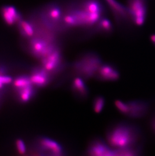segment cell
I'll use <instances>...</instances> for the list:
<instances>
[{
  "label": "cell",
  "mask_w": 155,
  "mask_h": 156,
  "mask_svg": "<svg viewBox=\"0 0 155 156\" xmlns=\"http://www.w3.org/2000/svg\"><path fill=\"white\" fill-rule=\"evenodd\" d=\"M104 0L64 1L63 25L66 34L73 31L86 32L106 17Z\"/></svg>",
  "instance_id": "6da1fadb"
},
{
  "label": "cell",
  "mask_w": 155,
  "mask_h": 156,
  "mask_svg": "<svg viewBox=\"0 0 155 156\" xmlns=\"http://www.w3.org/2000/svg\"><path fill=\"white\" fill-rule=\"evenodd\" d=\"M141 132L134 124L127 122L114 123L107 130V142L113 149L139 146Z\"/></svg>",
  "instance_id": "7a4b0ae2"
},
{
  "label": "cell",
  "mask_w": 155,
  "mask_h": 156,
  "mask_svg": "<svg viewBox=\"0 0 155 156\" xmlns=\"http://www.w3.org/2000/svg\"><path fill=\"white\" fill-rule=\"evenodd\" d=\"M64 13V1H56L44 6L35 14L45 28L59 35L66 34L63 25Z\"/></svg>",
  "instance_id": "3957f363"
},
{
  "label": "cell",
  "mask_w": 155,
  "mask_h": 156,
  "mask_svg": "<svg viewBox=\"0 0 155 156\" xmlns=\"http://www.w3.org/2000/svg\"><path fill=\"white\" fill-rule=\"evenodd\" d=\"M103 63L97 53L92 51L82 53L71 66L73 74L84 80L94 77L100 66Z\"/></svg>",
  "instance_id": "277c9868"
},
{
  "label": "cell",
  "mask_w": 155,
  "mask_h": 156,
  "mask_svg": "<svg viewBox=\"0 0 155 156\" xmlns=\"http://www.w3.org/2000/svg\"><path fill=\"white\" fill-rule=\"evenodd\" d=\"M104 1L111 12L118 27L122 29L131 28L133 24L127 6L122 5L117 0Z\"/></svg>",
  "instance_id": "5b68a950"
},
{
  "label": "cell",
  "mask_w": 155,
  "mask_h": 156,
  "mask_svg": "<svg viewBox=\"0 0 155 156\" xmlns=\"http://www.w3.org/2000/svg\"><path fill=\"white\" fill-rule=\"evenodd\" d=\"M126 6L133 25L142 27L146 22L147 15L146 0H127Z\"/></svg>",
  "instance_id": "8992f818"
},
{
  "label": "cell",
  "mask_w": 155,
  "mask_h": 156,
  "mask_svg": "<svg viewBox=\"0 0 155 156\" xmlns=\"http://www.w3.org/2000/svg\"><path fill=\"white\" fill-rule=\"evenodd\" d=\"M42 67L51 74L61 71L66 67L61 47L42 58Z\"/></svg>",
  "instance_id": "52a82bcc"
},
{
  "label": "cell",
  "mask_w": 155,
  "mask_h": 156,
  "mask_svg": "<svg viewBox=\"0 0 155 156\" xmlns=\"http://www.w3.org/2000/svg\"><path fill=\"white\" fill-rule=\"evenodd\" d=\"M99 137H96L91 140L86 149V153L89 156H115L114 149Z\"/></svg>",
  "instance_id": "ba28073f"
},
{
  "label": "cell",
  "mask_w": 155,
  "mask_h": 156,
  "mask_svg": "<svg viewBox=\"0 0 155 156\" xmlns=\"http://www.w3.org/2000/svg\"><path fill=\"white\" fill-rule=\"evenodd\" d=\"M114 31V26L110 19L107 17H103L94 26L84 32L82 35L84 39L89 38L97 35H109Z\"/></svg>",
  "instance_id": "9c48e42d"
},
{
  "label": "cell",
  "mask_w": 155,
  "mask_h": 156,
  "mask_svg": "<svg viewBox=\"0 0 155 156\" xmlns=\"http://www.w3.org/2000/svg\"><path fill=\"white\" fill-rule=\"evenodd\" d=\"M119 76V70L115 65L111 63H102L94 77L103 81H115Z\"/></svg>",
  "instance_id": "30bf717a"
},
{
  "label": "cell",
  "mask_w": 155,
  "mask_h": 156,
  "mask_svg": "<svg viewBox=\"0 0 155 156\" xmlns=\"http://www.w3.org/2000/svg\"><path fill=\"white\" fill-rule=\"evenodd\" d=\"M1 13L2 19L8 26L17 25L23 19L21 13L13 6H3L1 9Z\"/></svg>",
  "instance_id": "8fae6325"
},
{
  "label": "cell",
  "mask_w": 155,
  "mask_h": 156,
  "mask_svg": "<svg viewBox=\"0 0 155 156\" xmlns=\"http://www.w3.org/2000/svg\"><path fill=\"white\" fill-rule=\"evenodd\" d=\"M129 112L127 116L131 118H140L148 112L149 105L143 100H136L127 102Z\"/></svg>",
  "instance_id": "7c38bea8"
},
{
  "label": "cell",
  "mask_w": 155,
  "mask_h": 156,
  "mask_svg": "<svg viewBox=\"0 0 155 156\" xmlns=\"http://www.w3.org/2000/svg\"><path fill=\"white\" fill-rule=\"evenodd\" d=\"M71 93L78 100H86L89 95V91L84 79L79 77H76L72 81L71 84Z\"/></svg>",
  "instance_id": "4fadbf2b"
},
{
  "label": "cell",
  "mask_w": 155,
  "mask_h": 156,
  "mask_svg": "<svg viewBox=\"0 0 155 156\" xmlns=\"http://www.w3.org/2000/svg\"><path fill=\"white\" fill-rule=\"evenodd\" d=\"M40 144L42 151L47 154L52 156H63L65 152L62 146L54 140L43 137L40 140Z\"/></svg>",
  "instance_id": "5bb4252c"
},
{
  "label": "cell",
  "mask_w": 155,
  "mask_h": 156,
  "mask_svg": "<svg viewBox=\"0 0 155 156\" xmlns=\"http://www.w3.org/2000/svg\"><path fill=\"white\" fill-rule=\"evenodd\" d=\"M18 29L22 37L30 39L35 35L36 31V23L34 16L28 19H23L17 24Z\"/></svg>",
  "instance_id": "9a60e30c"
},
{
  "label": "cell",
  "mask_w": 155,
  "mask_h": 156,
  "mask_svg": "<svg viewBox=\"0 0 155 156\" xmlns=\"http://www.w3.org/2000/svg\"><path fill=\"white\" fill-rule=\"evenodd\" d=\"M51 74L42 67L34 70L30 76V78L33 84L36 86H45L51 81Z\"/></svg>",
  "instance_id": "2e32d148"
},
{
  "label": "cell",
  "mask_w": 155,
  "mask_h": 156,
  "mask_svg": "<svg viewBox=\"0 0 155 156\" xmlns=\"http://www.w3.org/2000/svg\"><path fill=\"white\" fill-rule=\"evenodd\" d=\"M115 156H134L139 155L141 152L139 146H131L114 149Z\"/></svg>",
  "instance_id": "e0dca14e"
},
{
  "label": "cell",
  "mask_w": 155,
  "mask_h": 156,
  "mask_svg": "<svg viewBox=\"0 0 155 156\" xmlns=\"http://www.w3.org/2000/svg\"><path fill=\"white\" fill-rule=\"evenodd\" d=\"M17 91L20 100L23 102H28L33 96L34 93L33 84L22 88Z\"/></svg>",
  "instance_id": "ac0fdd59"
},
{
  "label": "cell",
  "mask_w": 155,
  "mask_h": 156,
  "mask_svg": "<svg viewBox=\"0 0 155 156\" xmlns=\"http://www.w3.org/2000/svg\"><path fill=\"white\" fill-rule=\"evenodd\" d=\"M31 84H33V83H32L30 77L26 76H19L14 81V88L17 91L22 88H24L25 86H28Z\"/></svg>",
  "instance_id": "d6986e66"
},
{
  "label": "cell",
  "mask_w": 155,
  "mask_h": 156,
  "mask_svg": "<svg viewBox=\"0 0 155 156\" xmlns=\"http://www.w3.org/2000/svg\"><path fill=\"white\" fill-rule=\"evenodd\" d=\"M105 104V99L102 96H97L93 101V108L95 112L99 113L102 111Z\"/></svg>",
  "instance_id": "ffe728a7"
},
{
  "label": "cell",
  "mask_w": 155,
  "mask_h": 156,
  "mask_svg": "<svg viewBox=\"0 0 155 156\" xmlns=\"http://www.w3.org/2000/svg\"><path fill=\"white\" fill-rule=\"evenodd\" d=\"M114 104L119 112H120L123 115L127 116L129 112V108L127 102H123L119 100H116Z\"/></svg>",
  "instance_id": "44dd1931"
},
{
  "label": "cell",
  "mask_w": 155,
  "mask_h": 156,
  "mask_svg": "<svg viewBox=\"0 0 155 156\" xmlns=\"http://www.w3.org/2000/svg\"><path fill=\"white\" fill-rule=\"evenodd\" d=\"M16 147L19 154L22 155L26 153V148L24 142L22 139H18L16 140Z\"/></svg>",
  "instance_id": "7402d4cb"
},
{
  "label": "cell",
  "mask_w": 155,
  "mask_h": 156,
  "mask_svg": "<svg viewBox=\"0 0 155 156\" xmlns=\"http://www.w3.org/2000/svg\"><path fill=\"white\" fill-rule=\"evenodd\" d=\"M12 81V78L9 76L0 75V89H2L6 85L10 84Z\"/></svg>",
  "instance_id": "603a6c76"
},
{
  "label": "cell",
  "mask_w": 155,
  "mask_h": 156,
  "mask_svg": "<svg viewBox=\"0 0 155 156\" xmlns=\"http://www.w3.org/2000/svg\"><path fill=\"white\" fill-rule=\"evenodd\" d=\"M150 40L151 41V42L155 46V34L151 35Z\"/></svg>",
  "instance_id": "cb8c5ba5"
},
{
  "label": "cell",
  "mask_w": 155,
  "mask_h": 156,
  "mask_svg": "<svg viewBox=\"0 0 155 156\" xmlns=\"http://www.w3.org/2000/svg\"><path fill=\"white\" fill-rule=\"evenodd\" d=\"M151 126H152V129L154 130V132H155V117L154 118L151 122Z\"/></svg>",
  "instance_id": "d4e9b609"
}]
</instances>
